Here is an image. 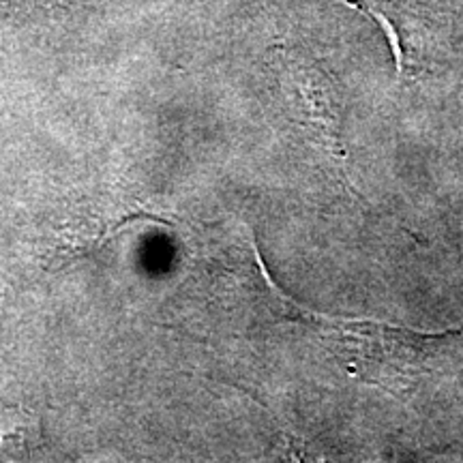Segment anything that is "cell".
Segmentation results:
<instances>
[{
  "label": "cell",
  "mask_w": 463,
  "mask_h": 463,
  "mask_svg": "<svg viewBox=\"0 0 463 463\" xmlns=\"http://www.w3.org/2000/svg\"><path fill=\"white\" fill-rule=\"evenodd\" d=\"M378 17L391 33L399 69L416 65L436 31V15L425 0H347Z\"/></svg>",
  "instance_id": "obj_1"
}]
</instances>
